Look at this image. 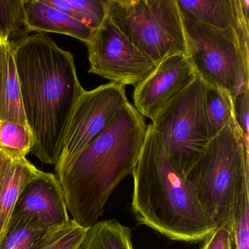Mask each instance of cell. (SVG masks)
<instances>
[{
	"label": "cell",
	"mask_w": 249,
	"mask_h": 249,
	"mask_svg": "<svg viewBox=\"0 0 249 249\" xmlns=\"http://www.w3.org/2000/svg\"><path fill=\"white\" fill-rule=\"evenodd\" d=\"M27 124L34 137L30 154L56 164L74 106L85 90L74 57L52 37L38 33L12 42Z\"/></svg>",
	"instance_id": "cell-1"
},
{
	"label": "cell",
	"mask_w": 249,
	"mask_h": 249,
	"mask_svg": "<svg viewBox=\"0 0 249 249\" xmlns=\"http://www.w3.org/2000/svg\"><path fill=\"white\" fill-rule=\"evenodd\" d=\"M147 130L143 116L129 103L100 135L56 173L73 221L86 228L98 222L113 191L133 173Z\"/></svg>",
	"instance_id": "cell-2"
},
{
	"label": "cell",
	"mask_w": 249,
	"mask_h": 249,
	"mask_svg": "<svg viewBox=\"0 0 249 249\" xmlns=\"http://www.w3.org/2000/svg\"><path fill=\"white\" fill-rule=\"evenodd\" d=\"M132 175L131 208L140 224L170 240L193 243L203 241L218 228L151 125Z\"/></svg>",
	"instance_id": "cell-3"
},
{
	"label": "cell",
	"mask_w": 249,
	"mask_h": 249,
	"mask_svg": "<svg viewBox=\"0 0 249 249\" xmlns=\"http://www.w3.org/2000/svg\"><path fill=\"white\" fill-rule=\"evenodd\" d=\"M186 178L218 227L231 224L236 200L249 186V142L235 119L210 141Z\"/></svg>",
	"instance_id": "cell-4"
},
{
	"label": "cell",
	"mask_w": 249,
	"mask_h": 249,
	"mask_svg": "<svg viewBox=\"0 0 249 249\" xmlns=\"http://www.w3.org/2000/svg\"><path fill=\"white\" fill-rule=\"evenodd\" d=\"M107 16L156 65L175 55L189 56L177 0H106Z\"/></svg>",
	"instance_id": "cell-5"
},
{
	"label": "cell",
	"mask_w": 249,
	"mask_h": 249,
	"mask_svg": "<svg viewBox=\"0 0 249 249\" xmlns=\"http://www.w3.org/2000/svg\"><path fill=\"white\" fill-rule=\"evenodd\" d=\"M205 83L196 75L151 124L172 162L185 176L211 141L205 118Z\"/></svg>",
	"instance_id": "cell-6"
},
{
	"label": "cell",
	"mask_w": 249,
	"mask_h": 249,
	"mask_svg": "<svg viewBox=\"0 0 249 249\" xmlns=\"http://www.w3.org/2000/svg\"><path fill=\"white\" fill-rule=\"evenodd\" d=\"M183 20L189 57L205 85L225 91L233 99L249 89V51L220 32Z\"/></svg>",
	"instance_id": "cell-7"
},
{
	"label": "cell",
	"mask_w": 249,
	"mask_h": 249,
	"mask_svg": "<svg viewBox=\"0 0 249 249\" xmlns=\"http://www.w3.org/2000/svg\"><path fill=\"white\" fill-rule=\"evenodd\" d=\"M129 103L125 87L119 84L108 83L91 91L85 90L77 100L70 117L55 172L66 167Z\"/></svg>",
	"instance_id": "cell-8"
},
{
	"label": "cell",
	"mask_w": 249,
	"mask_h": 249,
	"mask_svg": "<svg viewBox=\"0 0 249 249\" xmlns=\"http://www.w3.org/2000/svg\"><path fill=\"white\" fill-rule=\"evenodd\" d=\"M87 46L89 72L113 84L136 87L157 67L126 38L107 16L94 32Z\"/></svg>",
	"instance_id": "cell-9"
},
{
	"label": "cell",
	"mask_w": 249,
	"mask_h": 249,
	"mask_svg": "<svg viewBox=\"0 0 249 249\" xmlns=\"http://www.w3.org/2000/svg\"><path fill=\"white\" fill-rule=\"evenodd\" d=\"M190 58L186 55L170 56L157 65L154 71L135 87L134 107L151 121L183 92L196 78Z\"/></svg>",
	"instance_id": "cell-10"
},
{
	"label": "cell",
	"mask_w": 249,
	"mask_h": 249,
	"mask_svg": "<svg viewBox=\"0 0 249 249\" xmlns=\"http://www.w3.org/2000/svg\"><path fill=\"white\" fill-rule=\"evenodd\" d=\"M177 2L183 19L220 32L249 51V0H177Z\"/></svg>",
	"instance_id": "cell-11"
},
{
	"label": "cell",
	"mask_w": 249,
	"mask_h": 249,
	"mask_svg": "<svg viewBox=\"0 0 249 249\" xmlns=\"http://www.w3.org/2000/svg\"><path fill=\"white\" fill-rule=\"evenodd\" d=\"M33 218L48 228L69 222V213L60 183L53 173L43 172L26 186L14 213Z\"/></svg>",
	"instance_id": "cell-12"
},
{
	"label": "cell",
	"mask_w": 249,
	"mask_h": 249,
	"mask_svg": "<svg viewBox=\"0 0 249 249\" xmlns=\"http://www.w3.org/2000/svg\"><path fill=\"white\" fill-rule=\"evenodd\" d=\"M26 30L65 35L87 45L94 31L67 13L44 3L43 0H24Z\"/></svg>",
	"instance_id": "cell-13"
},
{
	"label": "cell",
	"mask_w": 249,
	"mask_h": 249,
	"mask_svg": "<svg viewBox=\"0 0 249 249\" xmlns=\"http://www.w3.org/2000/svg\"><path fill=\"white\" fill-rule=\"evenodd\" d=\"M43 172L26 157H10L5 164L0 176V240L24 188Z\"/></svg>",
	"instance_id": "cell-14"
},
{
	"label": "cell",
	"mask_w": 249,
	"mask_h": 249,
	"mask_svg": "<svg viewBox=\"0 0 249 249\" xmlns=\"http://www.w3.org/2000/svg\"><path fill=\"white\" fill-rule=\"evenodd\" d=\"M2 122L29 127L21 102L14 46L9 39L0 36V123Z\"/></svg>",
	"instance_id": "cell-15"
},
{
	"label": "cell",
	"mask_w": 249,
	"mask_h": 249,
	"mask_svg": "<svg viewBox=\"0 0 249 249\" xmlns=\"http://www.w3.org/2000/svg\"><path fill=\"white\" fill-rule=\"evenodd\" d=\"M59 227L48 228L33 218L13 214L0 240V249H40L51 234Z\"/></svg>",
	"instance_id": "cell-16"
},
{
	"label": "cell",
	"mask_w": 249,
	"mask_h": 249,
	"mask_svg": "<svg viewBox=\"0 0 249 249\" xmlns=\"http://www.w3.org/2000/svg\"><path fill=\"white\" fill-rule=\"evenodd\" d=\"M81 249H134L132 231L116 219L98 221L89 228Z\"/></svg>",
	"instance_id": "cell-17"
},
{
	"label": "cell",
	"mask_w": 249,
	"mask_h": 249,
	"mask_svg": "<svg viewBox=\"0 0 249 249\" xmlns=\"http://www.w3.org/2000/svg\"><path fill=\"white\" fill-rule=\"evenodd\" d=\"M205 113L208 135L211 140L234 119L233 97L225 91L206 86Z\"/></svg>",
	"instance_id": "cell-18"
},
{
	"label": "cell",
	"mask_w": 249,
	"mask_h": 249,
	"mask_svg": "<svg viewBox=\"0 0 249 249\" xmlns=\"http://www.w3.org/2000/svg\"><path fill=\"white\" fill-rule=\"evenodd\" d=\"M43 2L67 13L94 32L107 17L106 0H43Z\"/></svg>",
	"instance_id": "cell-19"
},
{
	"label": "cell",
	"mask_w": 249,
	"mask_h": 249,
	"mask_svg": "<svg viewBox=\"0 0 249 249\" xmlns=\"http://www.w3.org/2000/svg\"><path fill=\"white\" fill-rule=\"evenodd\" d=\"M34 143L28 126L11 122L0 123V148L10 157H26L31 153Z\"/></svg>",
	"instance_id": "cell-20"
},
{
	"label": "cell",
	"mask_w": 249,
	"mask_h": 249,
	"mask_svg": "<svg viewBox=\"0 0 249 249\" xmlns=\"http://www.w3.org/2000/svg\"><path fill=\"white\" fill-rule=\"evenodd\" d=\"M0 36L17 41L29 36L26 30L24 0H0Z\"/></svg>",
	"instance_id": "cell-21"
},
{
	"label": "cell",
	"mask_w": 249,
	"mask_h": 249,
	"mask_svg": "<svg viewBox=\"0 0 249 249\" xmlns=\"http://www.w3.org/2000/svg\"><path fill=\"white\" fill-rule=\"evenodd\" d=\"M249 186L239 195L230 224L231 249H249Z\"/></svg>",
	"instance_id": "cell-22"
},
{
	"label": "cell",
	"mask_w": 249,
	"mask_h": 249,
	"mask_svg": "<svg viewBox=\"0 0 249 249\" xmlns=\"http://www.w3.org/2000/svg\"><path fill=\"white\" fill-rule=\"evenodd\" d=\"M88 230L71 219L53 231L40 249H80Z\"/></svg>",
	"instance_id": "cell-23"
},
{
	"label": "cell",
	"mask_w": 249,
	"mask_h": 249,
	"mask_svg": "<svg viewBox=\"0 0 249 249\" xmlns=\"http://www.w3.org/2000/svg\"><path fill=\"white\" fill-rule=\"evenodd\" d=\"M249 89L234 97V114L236 123L245 139L249 142Z\"/></svg>",
	"instance_id": "cell-24"
},
{
	"label": "cell",
	"mask_w": 249,
	"mask_h": 249,
	"mask_svg": "<svg viewBox=\"0 0 249 249\" xmlns=\"http://www.w3.org/2000/svg\"><path fill=\"white\" fill-rule=\"evenodd\" d=\"M199 249H228L230 238V224H223L205 238Z\"/></svg>",
	"instance_id": "cell-25"
},
{
	"label": "cell",
	"mask_w": 249,
	"mask_h": 249,
	"mask_svg": "<svg viewBox=\"0 0 249 249\" xmlns=\"http://www.w3.org/2000/svg\"><path fill=\"white\" fill-rule=\"evenodd\" d=\"M9 159V156L2 148H0V176H1V173H2L5 164L8 162Z\"/></svg>",
	"instance_id": "cell-26"
},
{
	"label": "cell",
	"mask_w": 249,
	"mask_h": 249,
	"mask_svg": "<svg viewBox=\"0 0 249 249\" xmlns=\"http://www.w3.org/2000/svg\"><path fill=\"white\" fill-rule=\"evenodd\" d=\"M231 249V243H230V246H229V249Z\"/></svg>",
	"instance_id": "cell-27"
},
{
	"label": "cell",
	"mask_w": 249,
	"mask_h": 249,
	"mask_svg": "<svg viewBox=\"0 0 249 249\" xmlns=\"http://www.w3.org/2000/svg\"><path fill=\"white\" fill-rule=\"evenodd\" d=\"M82 249V247H81V249Z\"/></svg>",
	"instance_id": "cell-28"
}]
</instances>
